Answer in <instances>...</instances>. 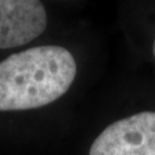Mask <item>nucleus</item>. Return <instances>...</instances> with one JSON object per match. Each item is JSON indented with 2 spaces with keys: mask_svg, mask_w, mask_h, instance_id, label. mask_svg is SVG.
<instances>
[{
  "mask_svg": "<svg viewBox=\"0 0 155 155\" xmlns=\"http://www.w3.org/2000/svg\"><path fill=\"white\" fill-rule=\"evenodd\" d=\"M77 64L54 45L17 52L0 62V111L40 108L61 98L74 83Z\"/></svg>",
  "mask_w": 155,
  "mask_h": 155,
  "instance_id": "f257e3e1",
  "label": "nucleus"
},
{
  "mask_svg": "<svg viewBox=\"0 0 155 155\" xmlns=\"http://www.w3.org/2000/svg\"><path fill=\"white\" fill-rule=\"evenodd\" d=\"M89 155H155V111L109 124L92 143Z\"/></svg>",
  "mask_w": 155,
  "mask_h": 155,
  "instance_id": "f03ea898",
  "label": "nucleus"
},
{
  "mask_svg": "<svg viewBox=\"0 0 155 155\" xmlns=\"http://www.w3.org/2000/svg\"><path fill=\"white\" fill-rule=\"evenodd\" d=\"M47 13L37 0H0V48H15L39 37Z\"/></svg>",
  "mask_w": 155,
  "mask_h": 155,
  "instance_id": "7ed1b4c3",
  "label": "nucleus"
},
{
  "mask_svg": "<svg viewBox=\"0 0 155 155\" xmlns=\"http://www.w3.org/2000/svg\"><path fill=\"white\" fill-rule=\"evenodd\" d=\"M153 55L155 58V39H154V43H153Z\"/></svg>",
  "mask_w": 155,
  "mask_h": 155,
  "instance_id": "20e7f679",
  "label": "nucleus"
}]
</instances>
